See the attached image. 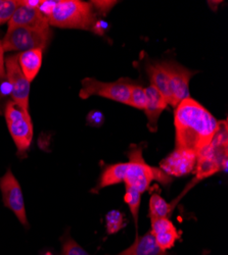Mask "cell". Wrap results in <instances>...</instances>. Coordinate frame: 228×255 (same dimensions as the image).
<instances>
[{
  "mask_svg": "<svg viewBox=\"0 0 228 255\" xmlns=\"http://www.w3.org/2000/svg\"><path fill=\"white\" fill-rule=\"evenodd\" d=\"M5 74L11 88L12 101L23 112L29 114V96L31 83L24 76L18 65L17 54L10 55L5 59Z\"/></svg>",
  "mask_w": 228,
  "mask_h": 255,
  "instance_id": "cell-7",
  "label": "cell"
},
{
  "mask_svg": "<svg viewBox=\"0 0 228 255\" xmlns=\"http://www.w3.org/2000/svg\"><path fill=\"white\" fill-rule=\"evenodd\" d=\"M117 255H170L167 251L162 250L156 243L152 231L148 232L146 235L139 237L136 236L133 244L120 252Z\"/></svg>",
  "mask_w": 228,
  "mask_h": 255,
  "instance_id": "cell-14",
  "label": "cell"
},
{
  "mask_svg": "<svg viewBox=\"0 0 228 255\" xmlns=\"http://www.w3.org/2000/svg\"><path fill=\"white\" fill-rule=\"evenodd\" d=\"M43 49H32L17 54L18 65L24 76L31 83L38 75L42 65Z\"/></svg>",
  "mask_w": 228,
  "mask_h": 255,
  "instance_id": "cell-15",
  "label": "cell"
},
{
  "mask_svg": "<svg viewBox=\"0 0 228 255\" xmlns=\"http://www.w3.org/2000/svg\"><path fill=\"white\" fill-rule=\"evenodd\" d=\"M4 49L2 45V40H0V79L6 78L5 74V59H4Z\"/></svg>",
  "mask_w": 228,
  "mask_h": 255,
  "instance_id": "cell-27",
  "label": "cell"
},
{
  "mask_svg": "<svg viewBox=\"0 0 228 255\" xmlns=\"http://www.w3.org/2000/svg\"><path fill=\"white\" fill-rule=\"evenodd\" d=\"M60 255H90L83 249L75 240H73L69 235L63 239V249Z\"/></svg>",
  "mask_w": 228,
  "mask_h": 255,
  "instance_id": "cell-23",
  "label": "cell"
},
{
  "mask_svg": "<svg viewBox=\"0 0 228 255\" xmlns=\"http://www.w3.org/2000/svg\"><path fill=\"white\" fill-rule=\"evenodd\" d=\"M127 167L128 163L127 162H121V163H116L109 165L106 167L105 171L102 172L98 185L96 187L97 190L106 188L112 185L120 184L122 182L125 181L126 173H127Z\"/></svg>",
  "mask_w": 228,
  "mask_h": 255,
  "instance_id": "cell-16",
  "label": "cell"
},
{
  "mask_svg": "<svg viewBox=\"0 0 228 255\" xmlns=\"http://www.w3.org/2000/svg\"><path fill=\"white\" fill-rule=\"evenodd\" d=\"M147 102H148V98H147L146 88L138 86V85H132L129 105L134 109L144 111V109H146L147 106Z\"/></svg>",
  "mask_w": 228,
  "mask_h": 255,
  "instance_id": "cell-21",
  "label": "cell"
},
{
  "mask_svg": "<svg viewBox=\"0 0 228 255\" xmlns=\"http://www.w3.org/2000/svg\"><path fill=\"white\" fill-rule=\"evenodd\" d=\"M174 125L176 149H189L198 154L211 144L219 122L201 103L190 97L175 108Z\"/></svg>",
  "mask_w": 228,
  "mask_h": 255,
  "instance_id": "cell-1",
  "label": "cell"
},
{
  "mask_svg": "<svg viewBox=\"0 0 228 255\" xmlns=\"http://www.w3.org/2000/svg\"><path fill=\"white\" fill-rule=\"evenodd\" d=\"M18 5L17 0H0V26L9 22Z\"/></svg>",
  "mask_w": 228,
  "mask_h": 255,
  "instance_id": "cell-22",
  "label": "cell"
},
{
  "mask_svg": "<svg viewBox=\"0 0 228 255\" xmlns=\"http://www.w3.org/2000/svg\"><path fill=\"white\" fill-rule=\"evenodd\" d=\"M131 86L132 84L124 79L117 82L107 83L94 78H85L82 80V87L79 96L82 99H87L96 95L129 105Z\"/></svg>",
  "mask_w": 228,
  "mask_h": 255,
  "instance_id": "cell-6",
  "label": "cell"
},
{
  "mask_svg": "<svg viewBox=\"0 0 228 255\" xmlns=\"http://www.w3.org/2000/svg\"><path fill=\"white\" fill-rule=\"evenodd\" d=\"M173 206L166 201L161 195L155 193L150 199V219L168 218Z\"/></svg>",
  "mask_w": 228,
  "mask_h": 255,
  "instance_id": "cell-17",
  "label": "cell"
},
{
  "mask_svg": "<svg viewBox=\"0 0 228 255\" xmlns=\"http://www.w3.org/2000/svg\"><path fill=\"white\" fill-rule=\"evenodd\" d=\"M41 255H53V254L51 252H49V251H46V252H43Z\"/></svg>",
  "mask_w": 228,
  "mask_h": 255,
  "instance_id": "cell-29",
  "label": "cell"
},
{
  "mask_svg": "<svg viewBox=\"0 0 228 255\" xmlns=\"http://www.w3.org/2000/svg\"><path fill=\"white\" fill-rule=\"evenodd\" d=\"M4 117L9 134L19 152H26L33 139V124L30 114L20 110L12 101H8L4 108Z\"/></svg>",
  "mask_w": 228,
  "mask_h": 255,
  "instance_id": "cell-5",
  "label": "cell"
},
{
  "mask_svg": "<svg viewBox=\"0 0 228 255\" xmlns=\"http://www.w3.org/2000/svg\"><path fill=\"white\" fill-rule=\"evenodd\" d=\"M86 121L89 126L99 128L102 126L103 122H105V117H103L101 112L94 110V111L89 112V114L87 115Z\"/></svg>",
  "mask_w": 228,
  "mask_h": 255,
  "instance_id": "cell-25",
  "label": "cell"
},
{
  "mask_svg": "<svg viewBox=\"0 0 228 255\" xmlns=\"http://www.w3.org/2000/svg\"><path fill=\"white\" fill-rule=\"evenodd\" d=\"M128 154L129 161L125 177V185L136 189L141 194L149 189L153 181L168 184L172 178L166 175L160 167L149 165L142 156V148L131 146Z\"/></svg>",
  "mask_w": 228,
  "mask_h": 255,
  "instance_id": "cell-3",
  "label": "cell"
},
{
  "mask_svg": "<svg viewBox=\"0 0 228 255\" xmlns=\"http://www.w3.org/2000/svg\"><path fill=\"white\" fill-rule=\"evenodd\" d=\"M198 154L189 149H178L170 153L160 163V168L169 177H183L191 174L197 163Z\"/></svg>",
  "mask_w": 228,
  "mask_h": 255,
  "instance_id": "cell-10",
  "label": "cell"
},
{
  "mask_svg": "<svg viewBox=\"0 0 228 255\" xmlns=\"http://www.w3.org/2000/svg\"><path fill=\"white\" fill-rule=\"evenodd\" d=\"M92 6L95 7L96 11L101 15H107L109 11L116 5L117 1H91L90 2Z\"/></svg>",
  "mask_w": 228,
  "mask_h": 255,
  "instance_id": "cell-26",
  "label": "cell"
},
{
  "mask_svg": "<svg viewBox=\"0 0 228 255\" xmlns=\"http://www.w3.org/2000/svg\"><path fill=\"white\" fill-rule=\"evenodd\" d=\"M126 226L125 218L119 210H111L106 216V228L109 235L118 233Z\"/></svg>",
  "mask_w": 228,
  "mask_h": 255,
  "instance_id": "cell-19",
  "label": "cell"
},
{
  "mask_svg": "<svg viewBox=\"0 0 228 255\" xmlns=\"http://www.w3.org/2000/svg\"><path fill=\"white\" fill-rule=\"evenodd\" d=\"M125 186H126V193H125V196H124V201L128 204L132 217L134 219L135 225L137 226L138 212H139V207L141 202V193L130 186H127V185Z\"/></svg>",
  "mask_w": 228,
  "mask_h": 255,
  "instance_id": "cell-18",
  "label": "cell"
},
{
  "mask_svg": "<svg viewBox=\"0 0 228 255\" xmlns=\"http://www.w3.org/2000/svg\"><path fill=\"white\" fill-rule=\"evenodd\" d=\"M19 4V3H18ZM27 27L35 29H50L46 18L38 9L30 8L19 4L8 22V29Z\"/></svg>",
  "mask_w": 228,
  "mask_h": 255,
  "instance_id": "cell-11",
  "label": "cell"
},
{
  "mask_svg": "<svg viewBox=\"0 0 228 255\" xmlns=\"http://www.w3.org/2000/svg\"><path fill=\"white\" fill-rule=\"evenodd\" d=\"M165 68L167 70L172 96L171 106H176L184 99L190 98V81L197 73L184 68L174 60H164Z\"/></svg>",
  "mask_w": 228,
  "mask_h": 255,
  "instance_id": "cell-9",
  "label": "cell"
},
{
  "mask_svg": "<svg viewBox=\"0 0 228 255\" xmlns=\"http://www.w3.org/2000/svg\"><path fill=\"white\" fill-rule=\"evenodd\" d=\"M45 18L49 27L90 31L96 22L91 3L80 0H56Z\"/></svg>",
  "mask_w": 228,
  "mask_h": 255,
  "instance_id": "cell-2",
  "label": "cell"
},
{
  "mask_svg": "<svg viewBox=\"0 0 228 255\" xmlns=\"http://www.w3.org/2000/svg\"><path fill=\"white\" fill-rule=\"evenodd\" d=\"M51 37L50 29H35L27 27H17L7 29L2 40L5 52H24L32 49H43L48 44Z\"/></svg>",
  "mask_w": 228,
  "mask_h": 255,
  "instance_id": "cell-4",
  "label": "cell"
},
{
  "mask_svg": "<svg viewBox=\"0 0 228 255\" xmlns=\"http://www.w3.org/2000/svg\"><path fill=\"white\" fill-rule=\"evenodd\" d=\"M147 93V106L144 109L148 118V128L153 133L158 131V121L162 113L167 109V101L162 96V94L154 87L149 86L146 88Z\"/></svg>",
  "mask_w": 228,
  "mask_h": 255,
  "instance_id": "cell-12",
  "label": "cell"
},
{
  "mask_svg": "<svg viewBox=\"0 0 228 255\" xmlns=\"http://www.w3.org/2000/svg\"><path fill=\"white\" fill-rule=\"evenodd\" d=\"M157 245L162 250H168L175 245V242L180 238L177 230L163 232L158 234H153Z\"/></svg>",
  "mask_w": 228,
  "mask_h": 255,
  "instance_id": "cell-20",
  "label": "cell"
},
{
  "mask_svg": "<svg viewBox=\"0 0 228 255\" xmlns=\"http://www.w3.org/2000/svg\"><path fill=\"white\" fill-rule=\"evenodd\" d=\"M151 221H152V233L153 234H158V233L176 230L175 226L173 225V223L168 218L152 219Z\"/></svg>",
  "mask_w": 228,
  "mask_h": 255,
  "instance_id": "cell-24",
  "label": "cell"
},
{
  "mask_svg": "<svg viewBox=\"0 0 228 255\" xmlns=\"http://www.w3.org/2000/svg\"><path fill=\"white\" fill-rule=\"evenodd\" d=\"M147 72L150 76L151 85L154 86L167 101L168 105L172 104V96L170 91V84L167 70L165 68L164 61H155L149 63Z\"/></svg>",
  "mask_w": 228,
  "mask_h": 255,
  "instance_id": "cell-13",
  "label": "cell"
},
{
  "mask_svg": "<svg viewBox=\"0 0 228 255\" xmlns=\"http://www.w3.org/2000/svg\"><path fill=\"white\" fill-rule=\"evenodd\" d=\"M107 28H108V24H107V23L103 22V20H98V19H96V22H95V24H94V26H93V28H92L91 31H93V32L96 33V34L102 35L103 32H105V30H106Z\"/></svg>",
  "mask_w": 228,
  "mask_h": 255,
  "instance_id": "cell-28",
  "label": "cell"
},
{
  "mask_svg": "<svg viewBox=\"0 0 228 255\" xmlns=\"http://www.w3.org/2000/svg\"><path fill=\"white\" fill-rule=\"evenodd\" d=\"M0 190H1L4 205L13 212L20 224L28 226L22 189L10 169L0 179Z\"/></svg>",
  "mask_w": 228,
  "mask_h": 255,
  "instance_id": "cell-8",
  "label": "cell"
}]
</instances>
